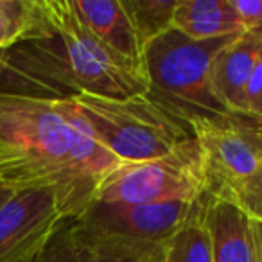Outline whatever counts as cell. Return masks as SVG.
Masks as SVG:
<instances>
[{"mask_svg": "<svg viewBox=\"0 0 262 262\" xmlns=\"http://www.w3.org/2000/svg\"><path fill=\"white\" fill-rule=\"evenodd\" d=\"M119 164L70 99L0 92V182L52 190L65 221H74Z\"/></svg>", "mask_w": 262, "mask_h": 262, "instance_id": "1", "label": "cell"}, {"mask_svg": "<svg viewBox=\"0 0 262 262\" xmlns=\"http://www.w3.org/2000/svg\"><path fill=\"white\" fill-rule=\"evenodd\" d=\"M43 24L36 38L6 52L4 72L15 70L52 84L49 99L76 94L124 99L147 94L142 69L113 54L74 15L69 0H41Z\"/></svg>", "mask_w": 262, "mask_h": 262, "instance_id": "2", "label": "cell"}, {"mask_svg": "<svg viewBox=\"0 0 262 262\" xmlns=\"http://www.w3.org/2000/svg\"><path fill=\"white\" fill-rule=\"evenodd\" d=\"M237 36L192 40L169 27L144 47L147 94L190 127L228 113L214 90L212 69L219 52Z\"/></svg>", "mask_w": 262, "mask_h": 262, "instance_id": "3", "label": "cell"}, {"mask_svg": "<svg viewBox=\"0 0 262 262\" xmlns=\"http://www.w3.org/2000/svg\"><path fill=\"white\" fill-rule=\"evenodd\" d=\"M69 99L95 140L122 164L153 160L194 137L189 124L149 94L124 99L76 94Z\"/></svg>", "mask_w": 262, "mask_h": 262, "instance_id": "4", "label": "cell"}, {"mask_svg": "<svg viewBox=\"0 0 262 262\" xmlns=\"http://www.w3.org/2000/svg\"><path fill=\"white\" fill-rule=\"evenodd\" d=\"M210 192L203 149L192 137L153 160L119 164L99 183L94 201L108 205L196 201Z\"/></svg>", "mask_w": 262, "mask_h": 262, "instance_id": "5", "label": "cell"}, {"mask_svg": "<svg viewBox=\"0 0 262 262\" xmlns=\"http://www.w3.org/2000/svg\"><path fill=\"white\" fill-rule=\"evenodd\" d=\"M212 182V194L223 196L262 169V119L228 112L192 126Z\"/></svg>", "mask_w": 262, "mask_h": 262, "instance_id": "6", "label": "cell"}, {"mask_svg": "<svg viewBox=\"0 0 262 262\" xmlns=\"http://www.w3.org/2000/svg\"><path fill=\"white\" fill-rule=\"evenodd\" d=\"M208 196L196 201L140 205H108L94 201L79 217L74 219V223L90 232L164 244L205 210Z\"/></svg>", "mask_w": 262, "mask_h": 262, "instance_id": "7", "label": "cell"}, {"mask_svg": "<svg viewBox=\"0 0 262 262\" xmlns=\"http://www.w3.org/2000/svg\"><path fill=\"white\" fill-rule=\"evenodd\" d=\"M63 223L52 190H18L0 208V262H34Z\"/></svg>", "mask_w": 262, "mask_h": 262, "instance_id": "8", "label": "cell"}, {"mask_svg": "<svg viewBox=\"0 0 262 262\" xmlns=\"http://www.w3.org/2000/svg\"><path fill=\"white\" fill-rule=\"evenodd\" d=\"M81 26L106 49L131 65L142 67L144 47L120 0H69Z\"/></svg>", "mask_w": 262, "mask_h": 262, "instance_id": "9", "label": "cell"}, {"mask_svg": "<svg viewBox=\"0 0 262 262\" xmlns=\"http://www.w3.org/2000/svg\"><path fill=\"white\" fill-rule=\"evenodd\" d=\"M262 47V38L243 33L217 54L212 69V84L230 112H244V94Z\"/></svg>", "mask_w": 262, "mask_h": 262, "instance_id": "10", "label": "cell"}, {"mask_svg": "<svg viewBox=\"0 0 262 262\" xmlns=\"http://www.w3.org/2000/svg\"><path fill=\"white\" fill-rule=\"evenodd\" d=\"M205 223L212 237L214 262H253L250 215L233 201L210 192Z\"/></svg>", "mask_w": 262, "mask_h": 262, "instance_id": "11", "label": "cell"}, {"mask_svg": "<svg viewBox=\"0 0 262 262\" xmlns=\"http://www.w3.org/2000/svg\"><path fill=\"white\" fill-rule=\"evenodd\" d=\"M172 27L192 40H212L244 33L230 0H178Z\"/></svg>", "mask_w": 262, "mask_h": 262, "instance_id": "12", "label": "cell"}, {"mask_svg": "<svg viewBox=\"0 0 262 262\" xmlns=\"http://www.w3.org/2000/svg\"><path fill=\"white\" fill-rule=\"evenodd\" d=\"M74 233L86 251L84 262H164V244L84 230L70 221Z\"/></svg>", "mask_w": 262, "mask_h": 262, "instance_id": "13", "label": "cell"}, {"mask_svg": "<svg viewBox=\"0 0 262 262\" xmlns=\"http://www.w3.org/2000/svg\"><path fill=\"white\" fill-rule=\"evenodd\" d=\"M41 24V0H0V51H9L36 38Z\"/></svg>", "mask_w": 262, "mask_h": 262, "instance_id": "14", "label": "cell"}, {"mask_svg": "<svg viewBox=\"0 0 262 262\" xmlns=\"http://www.w3.org/2000/svg\"><path fill=\"white\" fill-rule=\"evenodd\" d=\"M164 262H214L212 237L205 223V210L165 241Z\"/></svg>", "mask_w": 262, "mask_h": 262, "instance_id": "15", "label": "cell"}, {"mask_svg": "<svg viewBox=\"0 0 262 262\" xmlns=\"http://www.w3.org/2000/svg\"><path fill=\"white\" fill-rule=\"evenodd\" d=\"M135 27L142 47L158 34L172 27V15L178 0H120Z\"/></svg>", "mask_w": 262, "mask_h": 262, "instance_id": "16", "label": "cell"}, {"mask_svg": "<svg viewBox=\"0 0 262 262\" xmlns=\"http://www.w3.org/2000/svg\"><path fill=\"white\" fill-rule=\"evenodd\" d=\"M86 251L79 243L70 221H65L61 228L52 235L45 250L34 262H84Z\"/></svg>", "mask_w": 262, "mask_h": 262, "instance_id": "17", "label": "cell"}, {"mask_svg": "<svg viewBox=\"0 0 262 262\" xmlns=\"http://www.w3.org/2000/svg\"><path fill=\"white\" fill-rule=\"evenodd\" d=\"M221 198L233 201L250 217L262 221V169L258 172H255L250 180L237 185L235 189L223 194Z\"/></svg>", "mask_w": 262, "mask_h": 262, "instance_id": "18", "label": "cell"}, {"mask_svg": "<svg viewBox=\"0 0 262 262\" xmlns=\"http://www.w3.org/2000/svg\"><path fill=\"white\" fill-rule=\"evenodd\" d=\"M235 9L244 33L262 38V0H230Z\"/></svg>", "mask_w": 262, "mask_h": 262, "instance_id": "19", "label": "cell"}, {"mask_svg": "<svg viewBox=\"0 0 262 262\" xmlns=\"http://www.w3.org/2000/svg\"><path fill=\"white\" fill-rule=\"evenodd\" d=\"M244 106H246V113L262 119V47L244 94Z\"/></svg>", "mask_w": 262, "mask_h": 262, "instance_id": "20", "label": "cell"}, {"mask_svg": "<svg viewBox=\"0 0 262 262\" xmlns=\"http://www.w3.org/2000/svg\"><path fill=\"white\" fill-rule=\"evenodd\" d=\"M251 246H253V262H262V221L250 217Z\"/></svg>", "mask_w": 262, "mask_h": 262, "instance_id": "21", "label": "cell"}, {"mask_svg": "<svg viewBox=\"0 0 262 262\" xmlns=\"http://www.w3.org/2000/svg\"><path fill=\"white\" fill-rule=\"evenodd\" d=\"M18 192L16 189H13L11 185H8V183L0 182V208L4 207L8 201H11L13 198H15V194Z\"/></svg>", "mask_w": 262, "mask_h": 262, "instance_id": "22", "label": "cell"}, {"mask_svg": "<svg viewBox=\"0 0 262 262\" xmlns=\"http://www.w3.org/2000/svg\"><path fill=\"white\" fill-rule=\"evenodd\" d=\"M6 52L8 51H0V77L4 74V67H6Z\"/></svg>", "mask_w": 262, "mask_h": 262, "instance_id": "23", "label": "cell"}]
</instances>
